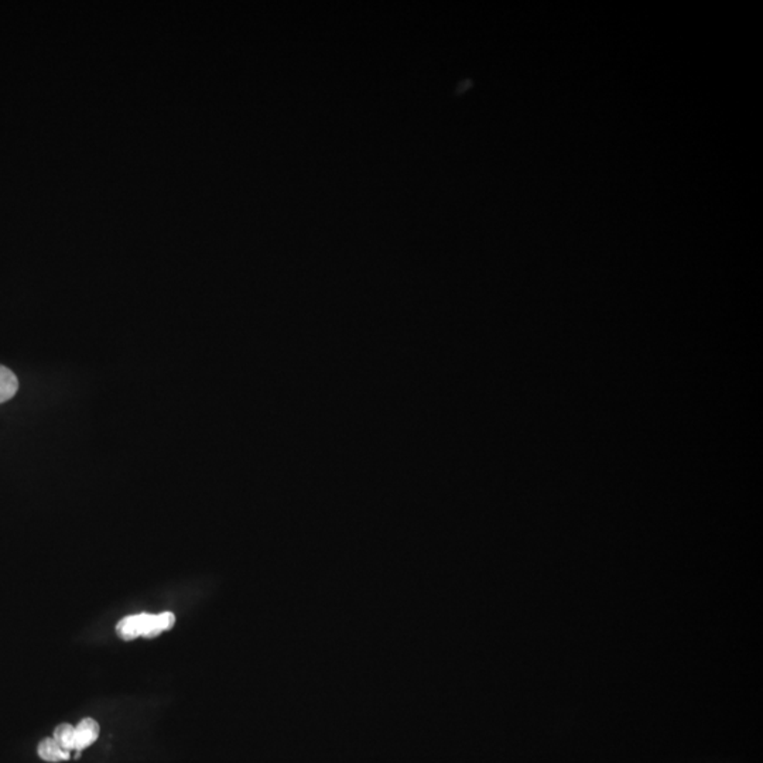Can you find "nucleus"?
I'll return each instance as SVG.
<instances>
[{
	"instance_id": "f257e3e1",
	"label": "nucleus",
	"mask_w": 763,
	"mask_h": 763,
	"mask_svg": "<svg viewBox=\"0 0 763 763\" xmlns=\"http://www.w3.org/2000/svg\"><path fill=\"white\" fill-rule=\"evenodd\" d=\"M174 624L175 617L173 612H163L159 615H132L118 622L117 634L118 636L122 637L123 641H135L139 636L150 639L172 629Z\"/></svg>"
},
{
	"instance_id": "f03ea898",
	"label": "nucleus",
	"mask_w": 763,
	"mask_h": 763,
	"mask_svg": "<svg viewBox=\"0 0 763 763\" xmlns=\"http://www.w3.org/2000/svg\"><path fill=\"white\" fill-rule=\"evenodd\" d=\"M75 737H77V752L91 747L99 737V725L92 718H84L75 727Z\"/></svg>"
},
{
	"instance_id": "7ed1b4c3",
	"label": "nucleus",
	"mask_w": 763,
	"mask_h": 763,
	"mask_svg": "<svg viewBox=\"0 0 763 763\" xmlns=\"http://www.w3.org/2000/svg\"><path fill=\"white\" fill-rule=\"evenodd\" d=\"M37 752L39 757L47 762H62L71 758V752L60 747L59 742L52 737L42 739L37 747Z\"/></svg>"
},
{
	"instance_id": "20e7f679",
	"label": "nucleus",
	"mask_w": 763,
	"mask_h": 763,
	"mask_svg": "<svg viewBox=\"0 0 763 763\" xmlns=\"http://www.w3.org/2000/svg\"><path fill=\"white\" fill-rule=\"evenodd\" d=\"M19 391V381L9 368L0 365V405L14 399Z\"/></svg>"
},
{
	"instance_id": "39448f33",
	"label": "nucleus",
	"mask_w": 763,
	"mask_h": 763,
	"mask_svg": "<svg viewBox=\"0 0 763 763\" xmlns=\"http://www.w3.org/2000/svg\"><path fill=\"white\" fill-rule=\"evenodd\" d=\"M60 747L64 749L77 750V737H75V727L71 724H61L55 728L54 735H52Z\"/></svg>"
}]
</instances>
